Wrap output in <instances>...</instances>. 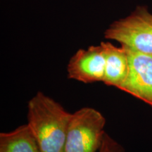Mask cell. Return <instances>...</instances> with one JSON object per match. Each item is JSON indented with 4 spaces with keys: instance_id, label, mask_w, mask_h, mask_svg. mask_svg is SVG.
<instances>
[{
    "instance_id": "8",
    "label": "cell",
    "mask_w": 152,
    "mask_h": 152,
    "mask_svg": "<svg viewBox=\"0 0 152 152\" xmlns=\"http://www.w3.org/2000/svg\"><path fill=\"white\" fill-rule=\"evenodd\" d=\"M99 152H125V151L121 144L106 133Z\"/></svg>"
},
{
    "instance_id": "3",
    "label": "cell",
    "mask_w": 152,
    "mask_h": 152,
    "mask_svg": "<svg viewBox=\"0 0 152 152\" xmlns=\"http://www.w3.org/2000/svg\"><path fill=\"white\" fill-rule=\"evenodd\" d=\"M104 37L152 54V14L146 7H137L129 16L112 23L104 32Z\"/></svg>"
},
{
    "instance_id": "4",
    "label": "cell",
    "mask_w": 152,
    "mask_h": 152,
    "mask_svg": "<svg viewBox=\"0 0 152 152\" xmlns=\"http://www.w3.org/2000/svg\"><path fill=\"white\" fill-rule=\"evenodd\" d=\"M123 47L128 53L129 73L119 90L152 107V54Z\"/></svg>"
},
{
    "instance_id": "6",
    "label": "cell",
    "mask_w": 152,
    "mask_h": 152,
    "mask_svg": "<svg viewBox=\"0 0 152 152\" xmlns=\"http://www.w3.org/2000/svg\"><path fill=\"white\" fill-rule=\"evenodd\" d=\"M106 56L105 74L103 83L108 86L120 88L129 73L128 53L122 45L116 47L109 42H101Z\"/></svg>"
},
{
    "instance_id": "2",
    "label": "cell",
    "mask_w": 152,
    "mask_h": 152,
    "mask_svg": "<svg viewBox=\"0 0 152 152\" xmlns=\"http://www.w3.org/2000/svg\"><path fill=\"white\" fill-rule=\"evenodd\" d=\"M105 124V118L97 110H77L72 114L64 152H99L106 134Z\"/></svg>"
},
{
    "instance_id": "1",
    "label": "cell",
    "mask_w": 152,
    "mask_h": 152,
    "mask_svg": "<svg viewBox=\"0 0 152 152\" xmlns=\"http://www.w3.org/2000/svg\"><path fill=\"white\" fill-rule=\"evenodd\" d=\"M72 114L41 92L30 100L28 125L42 152H64Z\"/></svg>"
},
{
    "instance_id": "5",
    "label": "cell",
    "mask_w": 152,
    "mask_h": 152,
    "mask_svg": "<svg viewBox=\"0 0 152 152\" xmlns=\"http://www.w3.org/2000/svg\"><path fill=\"white\" fill-rule=\"evenodd\" d=\"M106 56L104 47L92 45L80 49L68 62L67 71L70 79L84 83L103 82L105 74Z\"/></svg>"
},
{
    "instance_id": "7",
    "label": "cell",
    "mask_w": 152,
    "mask_h": 152,
    "mask_svg": "<svg viewBox=\"0 0 152 152\" xmlns=\"http://www.w3.org/2000/svg\"><path fill=\"white\" fill-rule=\"evenodd\" d=\"M0 152H42L28 124L0 134Z\"/></svg>"
}]
</instances>
